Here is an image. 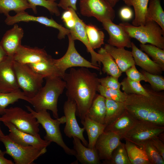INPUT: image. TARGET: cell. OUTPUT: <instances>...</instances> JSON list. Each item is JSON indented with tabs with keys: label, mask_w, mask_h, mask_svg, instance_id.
I'll return each mask as SVG.
<instances>
[{
	"label": "cell",
	"mask_w": 164,
	"mask_h": 164,
	"mask_svg": "<svg viewBox=\"0 0 164 164\" xmlns=\"http://www.w3.org/2000/svg\"><path fill=\"white\" fill-rule=\"evenodd\" d=\"M99 79L96 73L83 67L71 68L62 78L66 83L67 99L76 103V114L81 120L86 116L97 94Z\"/></svg>",
	"instance_id": "obj_1"
},
{
	"label": "cell",
	"mask_w": 164,
	"mask_h": 164,
	"mask_svg": "<svg viewBox=\"0 0 164 164\" xmlns=\"http://www.w3.org/2000/svg\"><path fill=\"white\" fill-rule=\"evenodd\" d=\"M149 96L128 94L125 109L140 121L164 125V93L153 90L149 85Z\"/></svg>",
	"instance_id": "obj_2"
},
{
	"label": "cell",
	"mask_w": 164,
	"mask_h": 164,
	"mask_svg": "<svg viewBox=\"0 0 164 164\" xmlns=\"http://www.w3.org/2000/svg\"><path fill=\"white\" fill-rule=\"evenodd\" d=\"M46 83L36 94L30 98V103L35 111H51L53 117L59 118L57 102L59 96L65 88L66 83L62 79L58 77L45 78Z\"/></svg>",
	"instance_id": "obj_3"
},
{
	"label": "cell",
	"mask_w": 164,
	"mask_h": 164,
	"mask_svg": "<svg viewBox=\"0 0 164 164\" xmlns=\"http://www.w3.org/2000/svg\"><path fill=\"white\" fill-rule=\"evenodd\" d=\"M26 107L28 111L33 115L45 130L46 135L44 137V139L51 142H55L61 147L67 154L75 156V151L73 149H70L65 144L60 131V125L66 122L65 116L54 119L52 118L47 110L37 112L29 106H26Z\"/></svg>",
	"instance_id": "obj_4"
},
{
	"label": "cell",
	"mask_w": 164,
	"mask_h": 164,
	"mask_svg": "<svg viewBox=\"0 0 164 164\" xmlns=\"http://www.w3.org/2000/svg\"><path fill=\"white\" fill-rule=\"evenodd\" d=\"M131 38L141 43H149L164 50V30L154 21L145 22L144 25L135 26L127 23L119 24Z\"/></svg>",
	"instance_id": "obj_5"
},
{
	"label": "cell",
	"mask_w": 164,
	"mask_h": 164,
	"mask_svg": "<svg viewBox=\"0 0 164 164\" xmlns=\"http://www.w3.org/2000/svg\"><path fill=\"white\" fill-rule=\"evenodd\" d=\"M0 141L4 145L5 153L9 155L15 164H31L47 151L46 148L33 146H24L16 143L4 135L0 137Z\"/></svg>",
	"instance_id": "obj_6"
},
{
	"label": "cell",
	"mask_w": 164,
	"mask_h": 164,
	"mask_svg": "<svg viewBox=\"0 0 164 164\" xmlns=\"http://www.w3.org/2000/svg\"><path fill=\"white\" fill-rule=\"evenodd\" d=\"M9 122L22 132L34 135L39 134V124L30 112L22 108L11 107L6 108L4 114L0 117V122Z\"/></svg>",
	"instance_id": "obj_7"
},
{
	"label": "cell",
	"mask_w": 164,
	"mask_h": 164,
	"mask_svg": "<svg viewBox=\"0 0 164 164\" xmlns=\"http://www.w3.org/2000/svg\"><path fill=\"white\" fill-rule=\"evenodd\" d=\"M14 68L19 89L27 97L32 98L42 87L44 77L27 64L14 61Z\"/></svg>",
	"instance_id": "obj_8"
},
{
	"label": "cell",
	"mask_w": 164,
	"mask_h": 164,
	"mask_svg": "<svg viewBox=\"0 0 164 164\" xmlns=\"http://www.w3.org/2000/svg\"><path fill=\"white\" fill-rule=\"evenodd\" d=\"M164 132V125L140 121L123 136V138L139 147Z\"/></svg>",
	"instance_id": "obj_9"
},
{
	"label": "cell",
	"mask_w": 164,
	"mask_h": 164,
	"mask_svg": "<svg viewBox=\"0 0 164 164\" xmlns=\"http://www.w3.org/2000/svg\"><path fill=\"white\" fill-rule=\"evenodd\" d=\"M68 36L69 44L66 53L59 59L53 58V63L62 75V78L66 70L70 68L80 67L99 70V67L87 60L79 54L75 48L74 40L70 34Z\"/></svg>",
	"instance_id": "obj_10"
},
{
	"label": "cell",
	"mask_w": 164,
	"mask_h": 164,
	"mask_svg": "<svg viewBox=\"0 0 164 164\" xmlns=\"http://www.w3.org/2000/svg\"><path fill=\"white\" fill-rule=\"evenodd\" d=\"M79 7L82 15L94 17L101 22L113 21L115 17L113 8L106 0H80Z\"/></svg>",
	"instance_id": "obj_11"
},
{
	"label": "cell",
	"mask_w": 164,
	"mask_h": 164,
	"mask_svg": "<svg viewBox=\"0 0 164 164\" xmlns=\"http://www.w3.org/2000/svg\"><path fill=\"white\" fill-rule=\"evenodd\" d=\"M63 109L66 119V125L64 129V134L69 138L77 137L84 145L87 147L88 142L85 139L83 134L85 129L84 127L81 128L80 127L76 118V103L67 99L64 103Z\"/></svg>",
	"instance_id": "obj_12"
},
{
	"label": "cell",
	"mask_w": 164,
	"mask_h": 164,
	"mask_svg": "<svg viewBox=\"0 0 164 164\" xmlns=\"http://www.w3.org/2000/svg\"><path fill=\"white\" fill-rule=\"evenodd\" d=\"M6 17L5 22L8 26L13 25L21 22L32 21L39 23L46 26L56 29L59 31L58 35V38L59 39L64 38L66 35L68 36L70 34L69 29L58 24L52 18L49 19L43 16H36L30 15L25 12L16 14L13 16L9 15Z\"/></svg>",
	"instance_id": "obj_13"
},
{
	"label": "cell",
	"mask_w": 164,
	"mask_h": 164,
	"mask_svg": "<svg viewBox=\"0 0 164 164\" xmlns=\"http://www.w3.org/2000/svg\"><path fill=\"white\" fill-rule=\"evenodd\" d=\"M12 56H8L0 62V92H12L19 89L14 68Z\"/></svg>",
	"instance_id": "obj_14"
},
{
	"label": "cell",
	"mask_w": 164,
	"mask_h": 164,
	"mask_svg": "<svg viewBox=\"0 0 164 164\" xmlns=\"http://www.w3.org/2000/svg\"><path fill=\"white\" fill-rule=\"evenodd\" d=\"M121 137L115 133L104 131L98 137L95 144L100 159L109 160L114 149L121 142Z\"/></svg>",
	"instance_id": "obj_15"
},
{
	"label": "cell",
	"mask_w": 164,
	"mask_h": 164,
	"mask_svg": "<svg viewBox=\"0 0 164 164\" xmlns=\"http://www.w3.org/2000/svg\"><path fill=\"white\" fill-rule=\"evenodd\" d=\"M101 22L109 35L108 41L109 44L118 48H131V38L121 26L115 24L110 20Z\"/></svg>",
	"instance_id": "obj_16"
},
{
	"label": "cell",
	"mask_w": 164,
	"mask_h": 164,
	"mask_svg": "<svg viewBox=\"0 0 164 164\" xmlns=\"http://www.w3.org/2000/svg\"><path fill=\"white\" fill-rule=\"evenodd\" d=\"M9 129V137L15 142L24 146H33L46 148L51 142L42 139L40 135L36 136L22 132L9 122H3Z\"/></svg>",
	"instance_id": "obj_17"
},
{
	"label": "cell",
	"mask_w": 164,
	"mask_h": 164,
	"mask_svg": "<svg viewBox=\"0 0 164 164\" xmlns=\"http://www.w3.org/2000/svg\"><path fill=\"white\" fill-rule=\"evenodd\" d=\"M50 57L43 49L22 45L13 56L15 61L27 65L45 60Z\"/></svg>",
	"instance_id": "obj_18"
},
{
	"label": "cell",
	"mask_w": 164,
	"mask_h": 164,
	"mask_svg": "<svg viewBox=\"0 0 164 164\" xmlns=\"http://www.w3.org/2000/svg\"><path fill=\"white\" fill-rule=\"evenodd\" d=\"M71 10L75 19V23L74 28L70 30V34L74 40H79L85 46L87 51L91 54V62L94 65L100 67L101 63L98 60L99 54L93 50L89 44L86 32V24L78 17L75 11L72 8H71Z\"/></svg>",
	"instance_id": "obj_19"
},
{
	"label": "cell",
	"mask_w": 164,
	"mask_h": 164,
	"mask_svg": "<svg viewBox=\"0 0 164 164\" xmlns=\"http://www.w3.org/2000/svg\"><path fill=\"white\" fill-rule=\"evenodd\" d=\"M24 35L23 29L17 24L7 31L4 34L0 45L8 56H13L21 45Z\"/></svg>",
	"instance_id": "obj_20"
},
{
	"label": "cell",
	"mask_w": 164,
	"mask_h": 164,
	"mask_svg": "<svg viewBox=\"0 0 164 164\" xmlns=\"http://www.w3.org/2000/svg\"><path fill=\"white\" fill-rule=\"evenodd\" d=\"M139 121L125 109L113 122L106 126L104 131L113 132L119 135L121 139Z\"/></svg>",
	"instance_id": "obj_21"
},
{
	"label": "cell",
	"mask_w": 164,
	"mask_h": 164,
	"mask_svg": "<svg viewBox=\"0 0 164 164\" xmlns=\"http://www.w3.org/2000/svg\"><path fill=\"white\" fill-rule=\"evenodd\" d=\"M73 149L76 152V157L77 161L82 164H99L101 163L98 152L95 147H86L81 140L73 137Z\"/></svg>",
	"instance_id": "obj_22"
},
{
	"label": "cell",
	"mask_w": 164,
	"mask_h": 164,
	"mask_svg": "<svg viewBox=\"0 0 164 164\" xmlns=\"http://www.w3.org/2000/svg\"><path fill=\"white\" fill-rule=\"evenodd\" d=\"M131 48L135 65L149 73L159 75L162 74L163 71L160 66L151 60L146 54L139 49L132 42Z\"/></svg>",
	"instance_id": "obj_23"
},
{
	"label": "cell",
	"mask_w": 164,
	"mask_h": 164,
	"mask_svg": "<svg viewBox=\"0 0 164 164\" xmlns=\"http://www.w3.org/2000/svg\"><path fill=\"white\" fill-rule=\"evenodd\" d=\"M104 48L112 57L122 73L125 72L128 69L135 65L131 51L124 48H118L108 44H105Z\"/></svg>",
	"instance_id": "obj_24"
},
{
	"label": "cell",
	"mask_w": 164,
	"mask_h": 164,
	"mask_svg": "<svg viewBox=\"0 0 164 164\" xmlns=\"http://www.w3.org/2000/svg\"><path fill=\"white\" fill-rule=\"evenodd\" d=\"M81 122L87 133L88 142L87 147L95 148L96 142L99 136L104 132L106 125L94 121L86 116Z\"/></svg>",
	"instance_id": "obj_25"
},
{
	"label": "cell",
	"mask_w": 164,
	"mask_h": 164,
	"mask_svg": "<svg viewBox=\"0 0 164 164\" xmlns=\"http://www.w3.org/2000/svg\"><path fill=\"white\" fill-rule=\"evenodd\" d=\"M106 112L105 98L96 94L86 116L97 122L104 124Z\"/></svg>",
	"instance_id": "obj_26"
},
{
	"label": "cell",
	"mask_w": 164,
	"mask_h": 164,
	"mask_svg": "<svg viewBox=\"0 0 164 164\" xmlns=\"http://www.w3.org/2000/svg\"><path fill=\"white\" fill-rule=\"evenodd\" d=\"M97 53L99 54V61L103 65L102 70L104 73L119 78L122 72L111 56L104 48H101Z\"/></svg>",
	"instance_id": "obj_27"
},
{
	"label": "cell",
	"mask_w": 164,
	"mask_h": 164,
	"mask_svg": "<svg viewBox=\"0 0 164 164\" xmlns=\"http://www.w3.org/2000/svg\"><path fill=\"white\" fill-rule=\"evenodd\" d=\"M37 73L47 77H58L62 79V76L53 62L51 56L47 60L28 65Z\"/></svg>",
	"instance_id": "obj_28"
},
{
	"label": "cell",
	"mask_w": 164,
	"mask_h": 164,
	"mask_svg": "<svg viewBox=\"0 0 164 164\" xmlns=\"http://www.w3.org/2000/svg\"><path fill=\"white\" fill-rule=\"evenodd\" d=\"M123 1L128 6H132L134 8L135 17L132 21V25L139 26L144 25L149 0H123Z\"/></svg>",
	"instance_id": "obj_29"
},
{
	"label": "cell",
	"mask_w": 164,
	"mask_h": 164,
	"mask_svg": "<svg viewBox=\"0 0 164 164\" xmlns=\"http://www.w3.org/2000/svg\"><path fill=\"white\" fill-rule=\"evenodd\" d=\"M145 21L155 22L164 30V11L160 0H149Z\"/></svg>",
	"instance_id": "obj_30"
},
{
	"label": "cell",
	"mask_w": 164,
	"mask_h": 164,
	"mask_svg": "<svg viewBox=\"0 0 164 164\" xmlns=\"http://www.w3.org/2000/svg\"><path fill=\"white\" fill-rule=\"evenodd\" d=\"M125 144L131 164H151L142 148L127 141Z\"/></svg>",
	"instance_id": "obj_31"
},
{
	"label": "cell",
	"mask_w": 164,
	"mask_h": 164,
	"mask_svg": "<svg viewBox=\"0 0 164 164\" xmlns=\"http://www.w3.org/2000/svg\"><path fill=\"white\" fill-rule=\"evenodd\" d=\"M106 115L104 124L106 126L113 122L125 110L124 102L105 98Z\"/></svg>",
	"instance_id": "obj_32"
},
{
	"label": "cell",
	"mask_w": 164,
	"mask_h": 164,
	"mask_svg": "<svg viewBox=\"0 0 164 164\" xmlns=\"http://www.w3.org/2000/svg\"><path fill=\"white\" fill-rule=\"evenodd\" d=\"M29 9L31 7L27 0H0V13L6 16L11 11L17 14Z\"/></svg>",
	"instance_id": "obj_33"
},
{
	"label": "cell",
	"mask_w": 164,
	"mask_h": 164,
	"mask_svg": "<svg viewBox=\"0 0 164 164\" xmlns=\"http://www.w3.org/2000/svg\"><path fill=\"white\" fill-rule=\"evenodd\" d=\"M19 99L30 103V99L27 97L20 89L10 92H0V114H4L6 108L9 104L17 101Z\"/></svg>",
	"instance_id": "obj_34"
},
{
	"label": "cell",
	"mask_w": 164,
	"mask_h": 164,
	"mask_svg": "<svg viewBox=\"0 0 164 164\" xmlns=\"http://www.w3.org/2000/svg\"><path fill=\"white\" fill-rule=\"evenodd\" d=\"M85 30L89 44L93 50L104 44V34L102 31L92 25L86 24Z\"/></svg>",
	"instance_id": "obj_35"
},
{
	"label": "cell",
	"mask_w": 164,
	"mask_h": 164,
	"mask_svg": "<svg viewBox=\"0 0 164 164\" xmlns=\"http://www.w3.org/2000/svg\"><path fill=\"white\" fill-rule=\"evenodd\" d=\"M120 83L122 90L127 94H135L145 96L149 94L148 85L142 86L140 82L132 80L127 77Z\"/></svg>",
	"instance_id": "obj_36"
},
{
	"label": "cell",
	"mask_w": 164,
	"mask_h": 164,
	"mask_svg": "<svg viewBox=\"0 0 164 164\" xmlns=\"http://www.w3.org/2000/svg\"><path fill=\"white\" fill-rule=\"evenodd\" d=\"M140 50L150 57L154 62L160 66L164 71V50L152 44L141 43Z\"/></svg>",
	"instance_id": "obj_37"
},
{
	"label": "cell",
	"mask_w": 164,
	"mask_h": 164,
	"mask_svg": "<svg viewBox=\"0 0 164 164\" xmlns=\"http://www.w3.org/2000/svg\"><path fill=\"white\" fill-rule=\"evenodd\" d=\"M104 164H131L128 157L125 144L120 143L113 152L110 159L103 161Z\"/></svg>",
	"instance_id": "obj_38"
},
{
	"label": "cell",
	"mask_w": 164,
	"mask_h": 164,
	"mask_svg": "<svg viewBox=\"0 0 164 164\" xmlns=\"http://www.w3.org/2000/svg\"><path fill=\"white\" fill-rule=\"evenodd\" d=\"M97 91L105 98L122 102H125L128 95L120 89L106 87L100 84L98 86Z\"/></svg>",
	"instance_id": "obj_39"
},
{
	"label": "cell",
	"mask_w": 164,
	"mask_h": 164,
	"mask_svg": "<svg viewBox=\"0 0 164 164\" xmlns=\"http://www.w3.org/2000/svg\"><path fill=\"white\" fill-rule=\"evenodd\" d=\"M31 9L35 14L37 11L36 6L43 7L46 9L51 13L56 16L60 15V12L58 8V4L55 2H52L49 0H27Z\"/></svg>",
	"instance_id": "obj_40"
},
{
	"label": "cell",
	"mask_w": 164,
	"mask_h": 164,
	"mask_svg": "<svg viewBox=\"0 0 164 164\" xmlns=\"http://www.w3.org/2000/svg\"><path fill=\"white\" fill-rule=\"evenodd\" d=\"M144 151L151 164H164V159L150 141L141 147Z\"/></svg>",
	"instance_id": "obj_41"
},
{
	"label": "cell",
	"mask_w": 164,
	"mask_h": 164,
	"mask_svg": "<svg viewBox=\"0 0 164 164\" xmlns=\"http://www.w3.org/2000/svg\"><path fill=\"white\" fill-rule=\"evenodd\" d=\"M141 72L144 76L152 89L156 91L164 90V77L161 75L153 74L143 70Z\"/></svg>",
	"instance_id": "obj_42"
},
{
	"label": "cell",
	"mask_w": 164,
	"mask_h": 164,
	"mask_svg": "<svg viewBox=\"0 0 164 164\" xmlns=\"http://www.w3.org/2000/svg\"><path fill=\"white\" fill-rule=\"evenodd\" d=\"M118 78L111 76H108L99 79V81L101 86L108 88L120 89L121 83L118 81Z\"/></svg>",
	"instance_id": "obj_43"
},
{
	"label": "cell",
	"mask_w": 164,
	"mask_h": 164,
	"mask_svg": "<svg viewBox=\"0 0 164 164\" xmlns=\"http://www.w3.org/2000/svg\"><path fill=\"white\" fill-rule=\"evenodd\" d=\"M125 72L127 77L132 80L140 83L141 81L147 82L145 77L138 70L136 67L135 65L129 68Z\"/></svg>",
	"instance_id": "obj_44"
},
{
	"label": "cell",
	"mask_w": 164,
	"mask_h": 164,
	"mask_svg": "<svg viewBox=\"0 0 164 164\" xmlns=\"http://www.w3.org/2000/svg\"><path fill=\"white\" fill-rule=\"evenodd\" d=\"M65 10L62 14L61 19L68 29H71L74 28L75 23L71 8H69Z\"/></svg>",
	"instance_id": "obj_45"
},
{
	"label": "cell",
	"mask_w": 164,
	"mask_h": 164,
	"mask_svg": "<svg viewBox=\"0 0 164 164\" xmlns=\"http://www.w3.org/2000/svg\"><path fill=\"white\" fill-rule=\"evenodd\" d=\"M158 136L152 138L150 141L164 159V141L161 140Z\"/></svg>",
	"instance_id": "obj_46"
},
{
	"label": "cell",
	"mask_w": 164,
	"mask_h": 164,
	"mask_svg": "<svg viewBox=\"0 0 164 164\" xmlns=\"http://www.w3.org/2000/svg\"><path fill=\"white\" fill-rule=\"evenodd\" d=\"M77 0H60L58 6L65 10L71 8L75 11L77 10L76 3Z\"/></svg>",
	"instance_id": "obj_47"
},
{
	"label": "cell",
	"mask_w": 164,
	"mask_h": 164,
	"mask_svg": "<svg viewBox=\"0 0 164 164\" xmlns=\"http://www.w3.org/2000/svg\"><path fill=\"white\" fill-rule=\"evenodd\" d=\"M119 15L122 20L128 21L132 18L133 16V12L130 8L128 7H124L120 9Z\"/></svg>",
	"instance_id": "obj_48"
},
{
	"label": "cell",
	"mask_w": 164,
	"mask_h": 164,
	"mask_svg": "<svg viewBox=\"0 0 164 164\" xmlns=\"http://www.w3.org/2000/svg\"><path fill=\"white\" fill-rule=\"evenodd\" d=\"M5 151L0 149V164H14V162L12 160L8 159L4 157Z\"/></svg>",
	"instance_id": "obj_49"
},
{
	"label": "cell",
	"mask_w": 164,
	"mask_h": 164,
	"mask_svg": "<svg viewBox=\"0 0 164 164\" xmlns=\"http://www.w3.org/2000/svg\"><path fill=\"white\" fill-rule=\"evenodd\" d=\"M8 55L0 45V62L4 60Z\"/></svg>",
	"instance_id": "obj_50"
},
{
	"label": "cell",
	"mask_w": 164,
	"mask_h": 164,
	"mask_svg": "<svg viewBox=\"0 0 164 164\" xmlns=\"http://www.w3.org/2000/svg\"><path fill=\"white\" fill-rule=\"evenodd\" d=\"M113 8L119 0H106Z\"/></svg>",
	"instance_id": "obj_51"
},
{
	"label": "cell",
	"mask_w": 164,
	"mask_h": 164,
	"mask_svg": "<svg viewBox=\"0 0 164 164\" xmlns=\"http://www.w3.org/2000/svg\"><path fill=\"white\" fill-rule=\"evenodd\" d=\"M4 135V133H3V132H2L1 130V129L0 127V137L2 136H3Z\"/></svg>",
	"instance_id": "obj_52"
},
{
	"label": "cell",
	"mask_w": 164,
	"mask_h": 164,
	"mask_svg": "<svg viewBox=\"0 0 164 164\" xmlns=\"http://www.w3.org/2000/svg\"><path fill=\"white\" fill-rule=\"evenodd\" d=\"M49 0L51 2H55V1L56 0Z\"/></svg>",
	"instance_id": "obj_53"
}]
</instances>
